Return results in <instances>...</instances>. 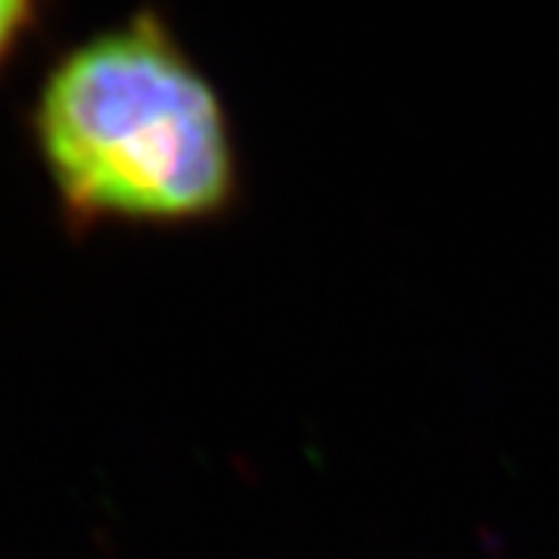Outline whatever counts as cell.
Listing matches in <instances>:
<instances>
[{"label": "cell", "mask_w": 559, "mask_h": 559, "mask_svg": "<svg viewBox=\"0 0 559 559\" xmlns=\"http://www.w3.org/2000/svg\"><path fill=\"white\" fill-rule=\"evenodd\" d=\"M40 20L38 0H0V72L20 57Z\"/></svg>", "instance_id": "cell-2"}, {"label": "cell", "mask_w": 559, "mask_h": 559, "mask_svg": "<svg viewBox=\"0 0 559 559\" xmlns=\"http://www.w3.org/2000/svg\"><path fill=\"white\" fill-rule=\"evenodd\" d=\"M28 124L75 237L212 221L240 187L212 81L146 10L69 47L44 75Z\"/></svg>", "instance_id": "cell-1"}]
</instances>
